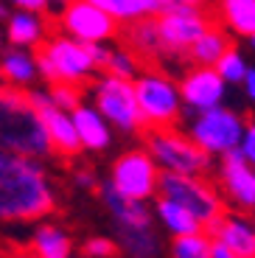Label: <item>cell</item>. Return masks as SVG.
Returning <instances> with one entry per match:
<instances>
[{
	"mask_svg": "<svg viewBox=\"0 0 255 258\" xmlns=\"http://www.w3.org/2000/svg\"><path fill=\"white\" fill-rule=\"evenodd\" d=\"M37 76H39V71H37V56H34V51L9 48V51L0 56V79H3L9 87L26 90Z\"/></svg>",
	"mask_w": 255,
	"mask_h": 258,
	"instance_id": "ffe728a7",
	"label": "cell"
},
{
	"mask_svg": "<svg viewBox=\"0 0 255 258\" xmlns=\"http://www.w3.org/2000/svg\"><path fill=\"white\" fill-rule=\"evenodd\" d=\"M135 98L141 107L143 126L149 129H168L182 115V98L179 84L163 71H141L135 79Z\"/></svg>",
	"mask_w": 255,
	"mask_h": 258,
	"instance_id": "5b68a950",
	"label": "cell"
},
{
	"mask_svg": "<svg viewBox=\"0 0 255 258\" xmlns=\"http://www.w3.org/2000/svg\"><path fill=\"white\" fill-rule=\"evenodd\" d=\"M0 48H3V34H0Z\"/></svg>",
	"mask_w": 255,
	"mask_h": 258,
	"instance_id": "ab89813d",
	"label": "cell"
},
{
	"mask_svg": "<svg viewBox=\"0 0 255 258\" xmlns=\"http://www.w3.org/2000/svg\"><path fill=\"white\" fill-rule=\"evenodd\" d=\"M101 200L107 205L109 216L115 219V227H152L154 222V211L149 208V202H138L121 197L109 182L101 185Z\"/></svg>",
	"mask_w": 255,
	"mask_h": 258,
	"instance_id": "2e32d148",
	"label": "cell"
},
{
	"mask_svg": "<svg viewBox=\"0 0 255 258\" xmlns=\"http://www.w3.org/2000/svg\"><path fill=\"white\" fill-rule=\"evenodd\" d=\"M152 211H154V219L166 227L171 236H188V233L205 230V227L197 222V216H194L188 208L177 205V202L166 200V197H157V202H154Z\"/></svg>",
	"mask_w": 255,
	"mask_h": 258,
	"instance_id": "44dd1931",
	"label": "cell"
},
{
	"mask_svg": "<svg viewBox=\"0 0 255 258\" xmlns=\"http://www.w3.org/2000/svg\"><path fill=\"white\" fill-rule=\"evenodd\" d=\"M244 129H247V118L241 112L219 104L213 110H205L194 115L188 138L211 157H222L241 146Z\"/></svg>",
	"mask_w": 255,
	"mask_h": 258,
	"instance_id": "52a82bcc",
	"label": "cell"
},
{
	"mask_svg": "<svg viewBox=\"0 0 255 258\" xmlns=\"http://www.w3.org/2000/svg\"><path fill=\"white\" fill-rule=\"evenodd\" d=\"M0 149L34 160L53 155L31 96L9 84H0Z\"/></svg>",
	"mask_w": 255,
	"mask_h": 258,
	"instance_id": "7a4b0ae2",
	"label": "cell"
},
{
	"mask_svg": "<svg viewBox=\"0 0 255 258\" xmlns=\"http://www.w3.org/2000/svg\"><path fill=\"white\" fill-rule=\"evenodd\" d=\"M34 56H37L39 76L48 84L53 82L82 84L87 79H93V73L98 71V64L93 62V53H90V45L76 42L68 34L45 39L42 45L34 51Z\"/></svg>",
	"mask_w": 255,
	"mask_h": 258,
	"instance_id": "3957f363",
	"label": "cell"
},
{
	"mask_svg": "<svg viewBox=\"0 0 255 258\" xmlns=\"http://www.w3.org/2000/svg\"><path fill=\"white\" fill-rule=\"evenodd\" d=\"M6 258H34V252L31 250H12Z\"/></svg>",
	"mask_w": 255,
	"mask_h": 258,
	"instance_id": "8d00e7d4",
	"label": "cell"
},
{
	"mask_svg": "<svg viewBox=\"0 0 255 258\" xmlns=\"http://www.w3.org/2000/svg\"><path fill=\"white\" fill-rule=\"evenodd\" d=\"M59 26L71 39L84 42V45L109 42L118 37V23L90 0H71L68 6H62Z\"/></svg>",
	"mask_w": 255,
	"mask_h": 258,
	"instance_id": "8fae6325",
	"label": "cell"
},
{
	"mask_svg": "<svg viewBox=\"0 0 255 258\" xmlns=\"http://www.w3.org/2000/svg\"><path fill=\"white\" fill-rule=\"evenodd\" d=\"M118 230V244L129 258H157L160 239L154 227H115Z\"/></svg>",
	"mask_w": 255,
	"mask_h": 258,
	"instance_id": "d4e9b609",
	"label": "cell"
},
{
	"mask_svg": "<svg viewBox=\"0 0 255 258\" xmlns=\"http://www.w3.org/2000/svg\"><path fill=\"white\" fill-rule=\"evenodd\" d=\"M93 107L104 115V121L112 129H121L126 135L138 132L143 126L141 107L135 98V84L126 79L101 76L93 87Z\"/></svg>",
	"mask_w": 255,
	"mask_h": 258,
	"instance_id": "ba28073f",
	"label": "cell"
},
{
	"mask_svg": "<svg viewBox=\"0 0 255 258\" xmlns=\"http://www.w3.org/2000/svg\"><path fill=\"white\" fill-rule=\"evenodd\" d=\"M53 208L56 194L42 160L0 149V222L42 219Z\"/></svg>",
	"mask_w": 255,
	"mask_h": 258,
	"instance_id": "6da1fadb",
	"label": "cell"
},
{
	"mask_svg": "<svg viewBox=\"0 0 255 258\" xmlns=\"http://www.w3.org/2000/svg\"><path fill=\"white\" fill-rule=\"evenodd\" d=\"M28 96H31V104L39 112V121H42L45 135H48V141H51V149L56 152V155L73 157L79 149H82V143H79V135H76V126H73L71 112L59 110L56 104L48 98L45 90H31Z\"/></svg>",
	"mask_w": 255,
	"mask_h": 258,
	"instance_id": "5bb4252c",
	"label": "cell"
},
{
	"mask_svg": "<svg viewBox=\"0 0 255 258\" xmlns=\"http://www.w3.org/2000/svg\"><path fill=\"white\" fill-rule=\"evenodd\" d=\"M31 252H34V258H71L73 241L62 227L42 225L31 236Z\"/></svg>",
	"mask_w": 255,
	"mask_h": 258,
	"instance_id": "cb8c5ba5",
	"label": "cell"
},
{
	"mask_svg": "<svg viewBox=\"0 0 255 258\" xmlns=\"http://www.w3.org/2000/svg\"><path fill=\"white\" fill-rule=\"evenodd\" d=\"M219 191L222 200L238 211H255V168L241 149H233L219 160Z\"/></svg>",
	"mask_w": 255,
	"mask_h": 258,
	"instance_id": "7c38bea8",
	"label": "cell"
},
{
	"mask_svg": "<svg viewBox=\"0 0 255 258\" xmlns=\"http://www.w3.org/2000/svg\"><path fill=\"white\" fill-rule=\"evenodd\" d=\"M205 0H163V9H174V6H188V9H202Z\"/></svg>",
	"mask_w": 255,
	"mask_h": 258,
	"instance_id": "e575fe53",
	"label": "cell"
},
{
	"mask_svg": "<svg viewBox=\"0 0 255 258\" xmlns=\"http://www.w3.org/2000/svg\"><path fill=\"white\" fill-rule=\"evenodd\" d=\"M45 17L37 12H14L9 14L6 37L14 48H26V51H37L45 39Z\"/></svg>",
	"mask_w": 255,
	"mask_h": 258,
	"instance_id": "d6986e66",
	"label": "cell"
},
{
	"mask_svg": "<svg viewBox=\"0 0 255 258\" xmlns=\"http://www.w3.org/2000/svg\"><path fill=\"white\" fill-rule=\"evenodd\" d=\"M84 255L87 258H115L118 252V244L112 239H104V236H93V239L84 241Z\"/></svg>",
	"mask_w": 255,
	"mask_h": 258,
	"instance_id": "f546056e",
	"label": "cell"
},
{
	"mask_svg": "<svg viewBox=\"0 0 255 258\" xmlns=\"http://www.w3.org/2000/svg\"><path fill=\"white\" fill-rule=\"evenodd\" d=\"M213 68H216V73L224 79V84H241L244 76H247V71H249L247 59L241 56V51H238L236 45L230 48V51L224 53V56L213 64Z\"/></svg>",
	"mask_w": 255,
	"mask_h": 258,
	"instance_id": "83f0119b",
	"label": "cell"
},
{
	"mask_svg": "<svg viewBox=\"0 0 255 258\" xmlns=\"http://www.w3.org/2000/svg\"><path fill=\"white\" fill-rule=\"evenodd\" d=\"M51 3H56V6H68L71 0H51Z\"/></svg>",
	"mask_w": 255,
	"mask_h": 258,
	"instance_id": "74e56055",
	"label": "cell"
},
{
	"mask_svg": "<svg viewBox=\"0 0 255 258\" xmlns=\"http://www.w3.org/2000/svg\"><path fill=\"white\" fill-rule=\"evenodd\" d=\"M141 59L135 56L129 48H109V56L104 62L101 71H107V76H115V79H126V82H135L138 73H141Z\"/></svg>",
	"mask_w": 255,
	"mask_h": 258,
	"instance_id": "4316f807",
	"label": "cell"
},
{
	"mask_svg": "<svg viewBox=\"0 0 255 258\" xmlns=\"http://www.w3.org/2000/svg\"><path fill=\"white\" fill-rule=\"evenodd\" d=\"M205 233L213 241H222L236 258H255V225L241 213H222Z\"/></svg>",
	"mask_w": 255,
	"mask_h": 258,
	"instance_id": "9a60e30c",
	"label": "cell"
},
{
	"mask_svg": "<svg viewBox=\"0 0 255 258\" xmlns=\"http://www.w3.org/2000/svg\"><path fill=\"white\" fill-rule=\"evenodd\" d=\"M241 155L247 157V163L255 168V123H247V129H244V138H241Z\"/></svg>",
	"mask_w": 255,
	"mask_h": 258,
	"instance_id": "1f68e13d",
	"label": "cell"
},
{
	"mask_svg": "<svg viewBox=\"0 0 255 258\" xmlns=\"http://www.w3.org/2000/svg\"><path fill=\"white\" fill-rule=\"evenodd\" d=\"M247 39H249V48L255 51V34H252V37H247Z\"/></svg>",
	"mask_w": 255,
	"mask_h": 258,
	"instance_id": "f35d334b",
	"label": "cell"
},
{
	"mask_svg": "<svg viewBox=\"0 0 255 258\" xmlns=\"http://www.w3.org/2000/svg\"><path fill=\"white\" fill-rule=\"evenodd\" d=\"M177 84L182 107H188V112H194V115L219 107L224 101V93H227V84L216 73V68H199V64L185 71Z\"/></svg>",
	"mask_w": 255,
	"mask_h": 258,
	"instance_id": "4fadbf2b",
	"label": "cell"
},
{
	"mask_svg": "<svg viewBox=\"0 0 255 258\" xmlns=\"http://www.w3.org/2000/svg\"><path fill=\"white\" fill-rule=\"evenodd\" d=\"M241 87H244V93H247V98L255 104V68H249V71H247V76H244Z\"/></svg>",
	"mask_w": 255,
	"mask_h": 258,
	"instance_id": "d6a6232c",
	"label": "cell"
},
{
	"mask_svg": "<svg viewBox=\"0 0 255 258\" xmlns=\"http://www.w3.org/2000/svg\"><path fill=\"white\" fill-rule=\"evenodd\" d=\"M9 6H14L17 12H37V14H45L48 9L53 6L51 0H3Z\"/></svg>",
	"mask_w": 255,
	"mask_h": 258,
	"instance_id": "4dcf8cb0",
	"label": "cell"
},
{
	"mask_svg": "<svg viewBox=\"0 0 255 258\" xmlns=\"http://www.w3.org/2000/svg\"><path fill=\"white\" fill-rule=\"evenodd\" d=\"M233 48V42H230V34L224 31V28H216L211 26L208 31L202 34V37L197 39L191 45V51H188V59H191L194 64H199V68H213V64L219 62V59L224 56V53Z\"/></svg>",
	"mask_w": 255,
	"mask_h": 258,
	"instance_id": "7402d4cb",
	"label": "cell"
},
{
	"mask_svg": "<svg viewBox=\"0 0 255 258\" xmlns=\"http://www.w3.org/2000/svg\"><path fill=\"white\" fill-rule=\"evenodd\" d=\"M219 20L224 31L238 37L255 34V0H219Z\"/></svg>",
	"mask_w": 255,
	"mask_h": 258,
	"instance_id": "603a6c76",
	"label": "cell"
},
{
	"mask_svg": "<svg viewBox=\"0 0 255 258\" xmlns=\"http://www.w3.org/2000/svg\"><path fill=\"white\" fill-rule=\"evenodd\" d=\"M73 126H76V135L82 149H90V152H104V149L112 143V126L104 121V115L90 107V104H79L76 110L71 112Z\"/></svg>",
	"mask_w": 255,
	"mask_h": 258,
	"instance_id": "e0dca14e",
	"label": "cell"
},
{
	"mask_svg": "<svg viewBox=\"0 0 255 258\" xmlns=\"http://www.w3.org/2000/svg\"><path fill=\"white\" fill-rule=\"evenodd\" d=\"M45 93H48V98H51V101L56 104L59 110H65V112H73L79 104H82V90H79V84L53 82Z\"/></svg>",
	"mask_w": 255,
	"mask_h": 258,
	"instance_id": "f1b7e54d",
	"label": "cell"
},
{
	"mask_svg": "<svg viewBox=\"0 0 255 258\" xmlns=\"http://www.w3.org/2000/svg\"><path fill=\"white\" fill-rule=\"evenodd\" d=\"M211 258H236V255H233L222 241H213V244H211Z\"/></svg>",
	"mask_w": 255,
	"mask_h": 258,
	"instance_id": "d590c367",
	"label": "cell"
},
{
	"mask_svg": "<svg viewBox=\"0 0 255 258\" xmlns=\"http://www.w3.org/2000/svg\"><path fill=\"white\" fill-rule=\"evenodd\" d=\"M123 42L138 59H163V45H160L157 17H141L126 23L123 28Z\"/></svg>",
	"mask_w": 255,
	"mask_h": 258,
	"instance_id": "ac0fdd59",
	"label": "cell"
},
{
	"mask_svg": "<svg viewBox=\"0 0 255 258\" xmlns=\"http://www.w3.org/2000/svg\"><path fill=\"white\" fill-rule=\"evenodd\" d=\"M146 152L154 157L163 174H185V177H205L213 157L197 146L188 135L168 129H149Z\"/></svg>",
	"mask_w": 255,
	"mask_h": 258,
	"instance_id": "277c9868",
	"label": "cell"
},
{
	"mask_svg": "<svg viewBox=\"0 0 255 258\" xmlns=\"http://www.w3.org/2000/svg\"><path fill=\"white\" fill-rule=\"evenodd\" d=\"M208 28H211V23H208L202 9H188V6L163 9L157 14V31H160L163 56H171V59L188 56L191 45Z\"/></svg>",
	"mask_w": 255,
	"mask_h": 258,
	"instance_id": "30bf717a",
	"label": "cell"
},
{
	"mask_svg": "<svg viewBox=\"0 0 255 258\" xmlns=\"http://www.w3.org/2000/svg\"><path fill=\"white\" fill-rule=\"evenodd\" d=\"M213 239L205 230L188 233V236H174L171 241V258H211Z\"/></svg>",
	"mask_w": 255,
	"mask_h": 258,
	"instance_id": "484cf974",
	"label": "cell"
},
{
	"mask_svg": "<svg viewBox=\"0 0 255 258\" xmlns=\"http://www.w3.org/2000/svg\"><path fill=\"white\" fill-rule=\"evenodd\" d=\"M160 166L146 149H129L126 155H121L112 163V174H109V185L121 197L138 202H149L157 197V182H160Z\"/></svg>",
	"mask_w": 255,
	"mask_h": 258,
	"instance_id": "9c48e42d",
	"label": "cell"
},
{
	"mask_svg": "<svg viewBox=\"0 0 255 258\" xmlns=\"http://www.w3.org/2000/svg\"><path fill=\"white\" fill-rule=\"evenodd\" d=\"M157 197L177 202V205L188 208L197 216L202 227L213 225L224 213V200L213 182L205 177H185V174H160L157 182Z\"/></svg>",
	"mask_w": 255,
	"mask_h": 258,
	"instance_id": "8992f818",
	"label": "cell"
},
{
	"mask_svg": "<svg viewBox=\"0 0 255 258\" xmlns=\"http://www.w3.org/2000/svg\"><path fill=\"white\" fill-rule=\"evenodd\" d=\"M73 182L82 188H96V177H93V171H76L73 174Z\"/></svg>",
	"mask_w": 255,
	"mask_h": 258,
	"instance_id": "836d02e7",
	"label": "cell"
}]
</instances>
